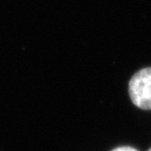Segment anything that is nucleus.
Wrapping results in <instances>:
<instances>
[{"mask_svg": "<svg viewBox=\"0 0 151 151\" xmlns=\"http://www.w3.org/2000/svg\"><path fill=\"white\" fill-rule=\"evenodd\" d=\"M148 151H151V148H150V149H149V150H148Z\"/></svg>", "mask_w": 151, "mask_h": 151, "instance_id": "7ed1b4c3", "label": "nucleus"}, {"mask_svg": "<svg viewBox=\"0 0 151 151\" xmlns=\"http://www.w3.org/2000/svg\"><path fill=\"white\" fill-rule=\"evenodd\" d=\"M129 97L135 106L151 110V67H146L132 76L129 81Z\"/></svg>", "mask_w": 151, "mask_h": 151, "instance_id": "f257e3e1", "label": "nucleus"}, {"mask_svg": "<svg viewBox=\"0 0 151 151\" xmlns=\"http://www.w3.org/2000/svg\"><path fill=\"white\" fill-rule=\"evenodd\" d=\"M112 151H137L132 147H119V148L114 149Z\"/></svg>", "mask_w": 151, "mask_h": 151, "instance_id": "f03ea898", "label": "nucleus"}]
</instances>
